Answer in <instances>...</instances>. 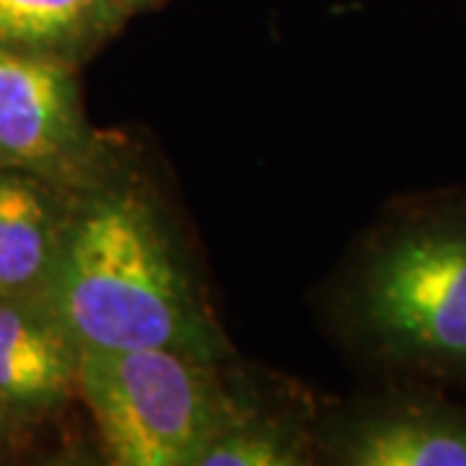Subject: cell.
<instances>
[{
  "label": "cell",
  "instance_id": "cell-3",
  "mask_svg": "<svg viewBox=\"0 0 466 466\" xmlns=\"http://www.w3.org/2000/svg\"><path fill=\"white\" fill-rule=\"evenodd\" d=\"M363 311L404 358L466 368V216L401 233L373 262Z\"/></svg>",
  "mask_w": 466,
  "mask_h": 466
},
{
  "label": "cell",
  "instance_id": "cell-6",
  "mask_svg": "<svg viewBox=\"0 0 466 466\" xmlns=\"http://www.w3.org/2000/svg\"><path fill=\"white\" fill-rule=\"evenodd\" d=\"M60 238L42 189L16 174H0V299H39Z\"/></svg>",
  "mask_w": 466,
  "mask_h": 466
},
{
  "label": "cell",
  "instance_id": "cell-7",
  "mask_svg": "<svg viewBox=\"0 0 466 466\" xmlns=\"http://www.w3.org/2000/svg\"><path fill=\"white\" fill-rule=\"evenodd\" d=\"M355 466H466V412L420 407L379 417L348 438Z\"/></svg>",
  "mask_w": 466,
  "mask_h": 466
},
{
  "label": "cell",
  "instance_id": "cell-10",
  "mask_svg": "<svg viewBox=\"0 0 466 466\" xmlns=\"http://www.w3.org/2000/svg\"><path fill=\"white\" fill-rule=\"evenodd\" d=\"M3 397H0V433H3V420H5V415H3Z\"/></svg>",
  "mask_w": 466,
  "mask_h": 466
},
{
  "label": "cell",
  "instance_id": "cell-5",
  "mask_svg": "<svg viewBox=\"0 0 466 466\" xmlns=\"http://www.w3.org/2000/svg\"><path fill=\"white\" fill-rule=\"evenodd\" d=\"M81 348L42 299H0V397L47 407L78 386Z\"/></svg>",
  "mask_w": 466,
  "mask_h": 466
},
{
  "label": "cell",
  "instance_id": "cell-4",
  "mask_svg": "<svg viewBox=\"0 0 466 466\" xmlns=\"http://www.w3.org/2000/svg\"><path fill=\"white\" fill-rule=\"evenodd\" d=\"M76 84L57 60L0 45V164L50 167L81 146Z\"/></svg>",
  "mask_w": 466,
  "mask_h": 466
},
{
  "label": "cell",
  "instance_id": "cell-1",
  "mask_svg": "<svg viewBox=\"0 0 466 466\" xmlns=\"http://www.w3.org/2000/svg\"><path fill=\"white\" fill-rule=\"evenodd\" d=\"M39 299L81 350L210 355L182 267L148 208L127 195L91 202L70 223Z\"/></svg>",
  "mask_w": 466,
  "mask_h": 466
},
{
  "label": "cell",
  "instance_id": "cell-8",
  "mask_svg": "<svg viewBox=\"0 0 466 466\" xmlns=\"http://www.w3.org/2000/svg\"><path fill=\"white\" fill-rule=\"evenodd\" d=\"M119 16V0H0V45L66 63L99 42Z\"/></svg>",
  "mask_w": 466,
  "mask_h": 466
},
{
  "label": "cell",
  "instance_id": "cell-9",
  "mask_svg": "<svg viewBox=\"0 0 466 466\" xmlns=\"http://www.w3.org/2000/svg\"><path fill=\"white\" fill-rule=\"evenodd\" d=\"M296 441L275 425L226 422L205 446L195 466H296Z\"/></svg>",
  "mask_w": 466,
  "mask_h": 466
},
{
  "label": "cell",
  "instance_id": "cell-2",
  "mask_svg": "<svg viewBox=\"0 0 466 466\" xmlns=\"http://www.w3.org/2000/svg\"><path fill=\"white\" fill-rule=\"evenodd\" d=\"M202 360L171 348L81 350L78 389L112 464H198L228 422Z\"/></svg>",
  "mask_w": 466,
  "mask_h": 466
}]
</instances>
